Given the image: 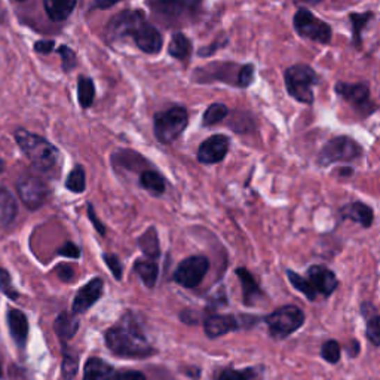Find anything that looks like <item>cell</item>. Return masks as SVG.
Here are the masks:
<instances>
[{
    "mask_svg": "<svg viewBox=\"0 0 380 380\" xmlns=\"http://www.w3.org/2000/svg\"><path fill=\"white\" fill-rule=\"evenodd\" d=\"M134 269H136V272L141 278L143 284L148 288H153L156 285V281H158L159 276V267L155 263V260L140 259L134 264Z\"/></svg>",
    "mask_w": 380,
    "mask_h": 380,
    "instance_id": "cell-26",
    "label": "cell"
},
{
    "mask_svg": "<svg viewBox=\"0 0 380 380\" xmlns=\"http://www.w3.org/2000/svg\"><path fill=\"white\" fill-rule=\"evenodd\" d=\"M65 187L73 193H82L86 189V175L82 165H76L74 168L67 175Z\"/></svg>",
    "mask_w": 380,
    "mask_h": 380,
    "instance_id": "cell-32",
    "label": "cell"
},
{
    "mask_svg": "<svg viewBox=\"0 0 380 380\" xmlns=\"http://www.w3.org/2000/svg\"><path fill=\"white\" fill-rule=\"evenodd\" d=\"M219 380H248V376L238 370H225L219 376Z\"/></svg>",
    "mask_w": 380,
    "mask_h": 380,
    "instance_id": "cell-45",
    "label": "cell"
},
{
    "mask_svg": "<svg viewBox=\"0 0 380 380\" xmlns=\"http://www.w3.org/2000/svg\"><path fill=\"white\" fill-rule=\"evenodd\" d=\"M336 93L348 102L360 113L370 115L374 110V106L370 103V88L365 84H346L339 82L336 85Z\"/></svg>",
    "mask_w": 380,
    "mask_h": 380,
    "instance_id": "cell-12",
    "label": "cell"
},
{
    "mask_svg": "<svg viewBox=\"0 0 380 380\" xmlns=\"http://www.w3.org/2000/svg\"><path fill=\"white\" fill-rule=\"evenodd\" d=\"M106 345L110 352L120 358H148L155 354L141 327L131 314L106 331Z\"/></svg>",
    "mask_w": 380,
    "mask_h": 380,
    "instance_id": "cell-1",
    "label": "cell"
},
{
    "mask_svg": "<svg viewBox=\"0 0 380 380\" xmlns=\"http://www.w3.org/2000/svg\"><path fill=\"white\" fill-rule=\"evenodd\" d=\"M6 321L9 333L10 336H13L14 342L17 343L18 348H24L29 338V321L27 317L24 315V312L19 309H9Z\"/></svg>",
    "mask_w": 380,
    "mask_h": 380,
    "instance_id": "cell-18",
    "label": "cell"
},
{
    "mask_svg": "<svg viewBox=\"0 0 380 380\" xmlns=\"http://www.w3.org/2000/svg\"><path fill=\"white\" fill-rule=\"evenodd\" d=\"M229 138L223 134H216L207 138L198 149V161L200 164H219L226 158L229 152Z\"/></svg>",
    "mask_w": 380,
    "mask_h": 380,
    "instance_id": "cell-13",
    "label": "cell"
},
{
    "mask_svg": "<svg viewBox=\"0 0 380 380\" xmlns=\"http://www.w3.org/2000/svg\"><path fill=\"white\" fill-rule=\"evenodd\" d=\"M57 253L64 257H70V259H79L81 257V248L77 247V245H74L72 241L65 242L61 248L57 250Z\"/></svg>",
    "mask_w": 380,
    "mask_h": 380,
    "instance_id": "cell-41",
    "label": "cell"
},
{
    "mask_svg": "<svg viewBox=\"0 0 380 380\" xmlns=\"http://www.w3.org/2000/svg\"><path fill=\"white\" fill-rule=\"evenodd\" d=\"M150 6L158 15L178 21L195 17L199 13L200 0H150Z\"/></svg>",
    "mask_w": 380,
    "mask_h": 380,
    "instance_id": "cell-11",
    "label": "cell"
},
{
    "mask_svg": "<svg viewBox=\"0 0 380 380\" xmlns=\"http://www.w3.org/2000/svg\"><path fill=\"white\" fill-rule=\"evenodd\" d=\"M254 81V65L253 64H245L241 67L238 72V85L242 88H247Z\"/></svg>",
    "mask_w": 380,
    "mask_h": 380,
    "instance_id": "cell-40",
    "label": "cell"
},
{
    "mask_svg": "<svg viewBox=\"0 0 380 380\" xmlns=\"http://www.w3.org/2000/svg\"><path fill=\"white\" fill-rule=\"evenodd\" d=\"M209 269V260L204 255H192L177 266L174 281L184 288H196Z\"/></svg>",
    "mask_w": 380,
    "mask_h": 380,
    "instance_id": "cell-9",
    "label": "cell"
},
{
    "mask_svg": "<svg viewBox=\"0 0 380 380\" xmlns=\"http://www.w3.org/2000/svg\"><path fill=\"white\" fill-rule=\"evenodd\" d=\"M79 368V355L74 354L70 348L64 346L63 349V377L64 380H73Z\"/></svg>",
    "mask_w": 380,
    "mask_h": 380,
    "instance_id": "cell-33",
    "label": "cell"
},
{
    "mask_svg": "<svg viewBox=\"0 0 380 380\" xmlns=\"http://www.w3.org/2000/svg\"><path fill=\"white\" fill-rule=\"evenodd\" d=\"M294 29L300 36L319 43H328L333 35L327 22L321 21L305 8H300L294 15Z\"/></svg>",
    "mask_w": 380,
    "mask_h": 380,
    "instance_id": "cell-8",
    "label": "cell"
},
{
    "mask_svg": "<svg viewBox=\"0 0 380 380\" xmlns=\"http://www.w3.org/2000/svg\"><path fill=\"white\" fill-rule=\"evenodd\" d=\"M77 98H79V103L84 109L93 106L95 98V86L93 79L85 76L79 77V82H77Z\"/></svg>",
    "mask_w": 380,
    "mask_h": 380,
    "instance_id": "cell-30",
    "label": "cell"
},
{
    "mask_svg": "<svg viewBox=\"0 0 380 380\" xmlns=\"http://www.w3.org/2000/svg\"><path fill=\"white\" fill-rule=\"evenodd\" d=\"M322 358L330 364H336L340 360V345L336 340H327L321 348Z\"/></svg>",
    "mask_w": 380,
    "mask_h": 380,
    "instance_id": "cell-36",
    "label": "cell"
},
{
    "mask_svg": "<svg viewBox=\"0 0 380 380\" xmlns=\"http://www.w3.org/2000/svg\"><path fill=\"white\" fill-rule=\"evenodd\" d=\"M15 140L19 149L27 156L36 170L43 174H52L60 164V152L47 138L38 134H31L26 129H18L15 132Z\"/></svg>",
    "mask_w": 380,
    "mask_h": 380,
    "instance_id": "cell-2",
    "label": "cell"
},
{
    "mask_svg": "<svg viewBox=\"0 0 380 380\" xmlns=\"http://www.w3.org/2000/svg\"><path fill=\"white\" fill-rule=\"evenodd\" d=\"M55 272H57L61 281H67V283L72 281L74 276V271L70 264H58L57 267H55Z\"/></svg>",
    "mask_w": 380,
    "mask_h": 380,
    "instance_id": "cell-42",
    "label": "cell"
},
{
    "mask_svg": "<svg viewBox=\"0 0 380 380\" xmlns=\"http://www.w3.org/2000/svg\"><path fill=\"white\" fill-rule=\"evenodd\" d=\"M88 217H89V220H91V223H93L94 228L97 229V232H98L100 235H106V228H104L103 223L98 220V217H97V214H95V209H94V207H93L91 204L88 205Z\"/></svg>",
    "mask_w": 380,
    "mask_h": 380,
    "instance_id": "cell-44",
    "label": "cell"
},
{
    "mask_svg": "<svg viewBox=\"0 0 380 380\" xmlns=\"http://www.w3.org/2000/svg\"><path fill=\"white\" fill-rule=\"evenodd\" d=\"M76 3L77 0H43L45 10L55 22H61L69 18L76 8Z\"/></svg>",
    "mask_w": 380,
    "mask_h": 380,
    "instance_id": "cell-22",
    "label": "cell"
},
{
    "mask_svg": "<svg viewBox=\"0 0 380 380\" xmlns=\"http://www.w3.org/2000/svg\"><path fill=\"white\" fill-rule=\"evenodd\" d=\"M137 244L143 254L150 260H156L161 255V247H159V238L158 232L155 228H149L144 232L141 237L137 239Z\"/></svg>",
    "mask_w": 380,
    "mask_h": 380,
    "instance_id": "cell-25",
    "label": "cell"
},
{
    "mask_svg": "<svg viewBox=\"0 0 380 380\" xmlns=\"http://www.w3.org/2000/svg\"><path fill=\"white\" fill-rule=\"evenodd\" d=\"M57 52L61 55V58H63V70L65 73H69L70 70H73L77 61H76V54L72 48L69 47H65V45H61V47L57 49Z\"/></svg>",
    "mask_w": 380,
    "mask_h": 380,
    "instance_id": "cell-37",
    "label": "cell"
},
{
    "mask_svg": "<svg viewBox=\"0 0 380 380\" xmlns=\"http://www.w3.org/2000/svg\"><path fill=\"white\" fill-rule=\"evenodd\" d=\"M352 22V39L355 47H361V35L363 29L368 24V21L373 18V13H364V14H351L349 15Z\"/></svg>",
    "mask_w": 380,
    "mask_h": 380,
    "instance_id": "cell-34",
    "label": "cell"
},
{
    "mask_svg": "<svg viewBox=\"0 0 380 380\" xmlns=\"http://www.w3.org/2000/svg\"><path fill=\"white\" fill-rule=\"evenodd\" d=\"M237 275L241 279L244 303L247 306L255 305V301L263 297V293H262L259 284H257L254 276L247 269H245V267H239V269H237Z\"/></svg>",
    "mask_w": 380,
    "mask_h": 380,
    "instance_id": "cell-20",
    "label": "cell"
},
{
    "mask_svg": "<svg viewBox=\"0 0 380 380\" xmlns=\"http://www.w3.org/2000/svg\"><path fill=\"white\" fill-rule=\"evenodd\" d=\"M305 319L306 317L303 310L297 306L288 305L274 310L272 314L264 318V322L269 327L271 336L274 339L281 340L292 336L294 331H297L305 324Z\"/></svg>",
    "mask_w": 380,
    "mask_h": 380,
    "instance_id": "cell-5",
    "label": "cell"
},
{
    "mask_svg": "<svg viewBox=\"0 0 380 380\" xmlns=\"http://www.w3.org/2000/svg\"><path fill=\"white\" fill-rule=\"evenodd\" d=\"M18 207L13 193L5 187H0V225L8 226L17 217Z\"/></svg>",
    "mask_w": 380,
    "mask_h": 380,
    "instance_id": "cell-24",
    "label": "cell"
},
{
    "mask_svg": "<svg viewBox=\"0 0 380 380\" xmlns=\"http://www.w3.org/2000/svg\"><path fill=\"white\" fill-rule=\"evenodd\" d=\"M284 81L288 94L297 100L299 103H314V86L318 85L319 79L312 67L306 64H296L288 67L284 73Z\"/></svg>",
    "mask_w": 380,
    "mask_h": 380,
    "instance_id": "cell-3",
    "label": "cell"
},
{
    "mask_svg": "<svg viewBox=\"0 0 380 380\" xmlns=\"http://www.w3.org/2000/svg\"><path fill=\"white\" fill-rule=\"evenodd\" d=\"M0 293H3L9 299L14 300L18 297V293L13 285V281H10L9 274L5 269H2V267H0Z\"/></svg>",
    "mask_w": 380,
    "mask_h": 380,
    "instance_id": "cell-38",
    "label": "cell"
},
{
    "mask_svg": "<svg viewBox=\"0 0 380 380\" xmlns=\"http://www.w3.org/2000/svg\"><path fill=\"white\" fill-rule=\"evenodd\" d=\"M363 314L367 319V338L374 346L380 348V315L376 314L372 305L363 306Z\"/></svg>",
    "mask_w": 380,
    "mask_h": 380,
    "instance_id": "cell-27",
    "label": "cell"
},
{
    "mask_svg": "<svg viewBox=\"0 0 380 380\" xmlns=\"http://www.w3.org/2000/svg\"><path fill=\"white\" fill-rule=\"evenodd\" d=\"M189 124L187 110L174 106L155 115V136L162 144H170L182 136Z\"/></svg>",
    "mask_w": 380,
    "mask_h": 380,
    "instance_id": "cell-4",
    "label": "cell"
},
{
    "mask_svg": "<svg viewBox=\"0 0 380 380\" xmlns=\"http://www.w3.org/2000/svg\"><path fill=\"white\" fill-rule=\"evenodd\" d=\"M103 287H104L103 279L94 278L93 281H89L82 288H79V292H77L73 300L74 314L77 315L85 314L89 308H93L95 301L103 296Z\"/></svg>",
    "mask_w": 380,
    "mask_h": 380,
    "instance_id": "cell-14",
    "label": "cell"
},
{
    "mask_svg": "<svg viewBox=\"0 0 380 380\" xmlns=\"http://www.w3.org/2000/svg\"><path fill=\"white\" fill-rule=\"evenodd\" d=\"M238 328L239 321L233 315H209L204 322V330L209 339L225 336V334Z\"/></svg>",
    "mask_w": 380,
    "mask_h": 380,
    "instance_id": "cell-17",
    "label": "cell"
},
{
    "mask_svg": "<svg viewBox=\"0 0 380 380\" xmlns=\"http://www.w3.org/2000/svg\"><path fill=\"white\" fill-rule=\"evenodd\" d=\"M144 22H146V17L141 10H125L110 19L106 27V38L110 42H115L129 35L132 36Z\"/></svg>",
    "mask_w": 380,
    "mask_h": 380,
    "instance_id": "cell-10",
    "label": "cell"
},
{
    "mask_svg": "<svg viewBox=\"0 0 380 380\" xmlns=\"http://www.w3.org/2000/svg\"><path fill=\"white\" fill-rule=\"evenodd\" d=\"M228 115H229L228 106L221 104V103H214L205 110L204 118H203V124L205 127L216 125V124H219V122H221L223 119H225Z\"/></svg>",
    "mask_w": 380,
    "mask_h": 380,
    "instance_id": "cell-35",
    "label": "cell"
},
{
    "mask_svg": "<svg viewBox=\"0 0 380 380\" xmlns=\"http://www.w3.org/2000/svg\"><path fill=\"white\" fill-rule=\"evenodd\" d=\"M363 155V149L358 143L349 137H336L330 140L319 153V164L330 165L334 162H351L358 159Z\"/></svg>",
    "mask_w": 380,
    "mask_h": 380,
    "instance_id": "cell-6",
    "label": "cell"
},
{
    "mask_svg": "<svg viewBox=\"0 0 380 380\" xmlns=\"http://www.w3.org/2000/svg\"><path fill=\"white\" fill-rule=\"evenodd\" d=\"M77 314H70V312H61V314L55 318L54 321V331L57 333V336L65 342L74 338V334L79 330V318L76 317Z\"/></svg>",
    "mask_w": 380,
    "mask_h": 380,
    "instance_id": "cell-21",
    "label": "cell"
},
{
    "mask_svg": "<svg viewBox=\"0 0 380 380\" xmlns=\"http://www.w3.org/2000/svg\"><path fill=\"white\" fill-rule=\"evenodd\" d=\"M55 43L54 40H39L35 45V51L39 54H49L54 51Z\"/></svg>",
    "mask_w": 380,
    "mask_h": 380,
    "instance_id": "cell-46",
    "label": "cell"
},
{
    "mask_svg": "<svg viewBox=\"0 0 380 380\" xmlns=\"http://www.w3.org/2000/svg\"><path fill=\"white\" fill-rule=\"evenodd\" d=\"M308 276L310 279V283L317 288L318 294H322L326 297L331 296L334 292H336V288L339 285L336 274L327 269L326 266H319V264L310 266L308 269Z\"/></svg>",
    "mask_w": 380,
    "mask_h": 380,
    "instance_id": "cell-15",
    "label": "cell"
},
{
    "mask_svg": "<svg viewBox=\"0 0 380 380\" xmlns=\"http://www.w3.org/2000/svg\"><path fill=\"white\" fill-rule=\"evenodd\" d=\"M342 216L360 223L364 228H370L373 223V209L363 203H352L342 208Z\"/></svg>",
    "mask_w": 380,
    "mask_h": 380,
    "instance_id": "cell-23",
    "label": "cell"
},
{
    "mask_svg": "<svg viewBox=\"0 0 380 380\" xmlns=\"http://www.w3.org/2000/svg\"><path fill=\"white\" fill-rule=\"evenodd\" d=\"M168 51L174 58L184 61L190 57V54H192V43H190V40L184 35H182V33H177L170 42Z\"/></svg>",
    "mask_w": 380,
    "mask_h": 380,
    "instance_id": "cell-29",
    "label": "cell"
},
{
    "mask_svg": "<svg viewBox=\"0 0 380 380\" xmlns=\"http://www.w3.org/2000/svg\"><path fill=\"white\" fill-rule=\"evenodd\" d=\"M132 38L136 40L137 47L146 54H158L164 43L161 33L153 26L148 24V22H144V24L134 33Z\"/></svg>",
    "mask_w": 380,
    "mask_h": 380,
    "instance_id": "cell-16",
    "label": "cell"
},
{
    "mask_svg": "<svg viewBox=\"0 0 380 380\" xmlns=\"http://www.w3.org/2000/svg\"><path fill=\"white\" fill-rule=\"evenodd\" d=\"M296 2L308 3V5H317V3H319V2H321V0H296Z\"/></svg>",
    "mask_w": 380,
    "mask_h": 380,
    "instance_id": "cell-48",
    "label": "cell"
},
{
    "mask_svg": "<svg viewBox=\"0 0 380 380\" xmlns=\"http://www.w3.org/2000/svg\"><path fill=\"white\" fill-rule=\"evenodd\" d=\"M140 186L149 190L150 193L159 196L165 192V178L153 170H146L140 174Z\"/></svg>",
    "mask_w": 380,
    "mask_h": 380,
    "instance_id": "cell-28",
    "label": "cell"
},
{
    "mask_svg": "<svg viewBox=\"0 0 380 380\" xmlns=\"http://www.w3.org/2000/svg\"><path fill=\"white\" fill-rule=\"evenodd\" d=\"M3 168H5V164H3V161H0V173L3 171Z\"/></svg>",
    "mask_w": 380,
    "mask_h": 380,
    "instance_id": "cell-49",
    "label": "cell"
},
{
    "mask_svg": "<svg viewBox=\"0 0 380 380\" xmlns=\"http://www.w3.org/2000/svg\"><path fill=\"white\" fill-rule=\"evenodd\" d=\"M103 259H104L107 267L110 269V272L113 274V276L118 279V281H120V279H122V272H124V267H122V263L118 259V255L104 253L103 254Z\"/></svg>",
    "mask_w": 380,
    "mask_h": 380,
    "instance_id": "cell-39",
    "label": "cell"
},
{
    "mask_svg": "<svg viewBox=\"0 0 380 380\" xmlns=\"http://www.w3.org/2000/svg\"><path fill=\"white\" fill-rule=\"evenodd\" d=\"M115 376V368L102 358L91 356L85 363L84 380H113Z\"/></svg>",
    "mask_w": 380,
    "mask_h": 380,
    "instance_id": "cell-19",
    "label": "cell"
},
{
    "mask_svg": "<svg viewBox=\"0 0 380 380\" xmlns=\"http://www.w3.org/2000/svg\"><path fill=\"white\" fill-rule=\"evenodd\" d=\"M17 192L29 209L36 211L42 205H45L49 198V187L40 177L26 174L17 182Z\"/></svg>",
    "mask_w": 380,
    "mask_h": 380,
    "instance_id": "cell-7",
    "label": "cell"
},
{
    "mask_svg": "<svg viewBox=\"0 0 380 380\" xmlns=\"http://www.w3.org/2000/svg\"><path fill=\"white\" fill-rule=\"evenodd\" d=\"M19 2H22V0H19Z\"/></svg>",
    "mask_w": 380,
    "mask_h": 380,
    "instance_id": "cell-51",
    "label": "cell"
},
{
    "mask_svg": "<svg viewBox=\"0 0 380 380\" xmlns=\"http://www.w3.org/2000/svg\"><path fill=\"white\" fill-rule=\"evenodd\" d=\"M119 2L120 0H94V8L95 9H109Z\"/></svg>",
    "mask_w": 380,
    "mask_h": 380,
    "instance_id": "cell-47",
    "label": "cell"
},
{
    "mask_svg": "<svg viewBox=\"0 0 380 380\" xmlns=\"http://www.w3.org/2000/svg\"><path fill=\"white\" fill-rule=\"evenodd\" d=\"M2 376H3V373H2V367H0V379H2Z\"/></svg>",
    "mask_w": 380,
    "mask_h": 380,
    "instance_id": "cell-50",
    "label": "cell"
},
{
    "mask_svg": "<svg viewBox=\"0 0 380 380\" xmlns=\"http://www.w3.org/2000/svg\"><path fill=\"white\" fill-rule=\"evenodd\" d=\"M287 276L290 279V283H292V285L297 290V292L305 294L306 299H309V300L317 299L318 292H317V288L314 287V284L310 283V279H305L303 276H300L299 274H296L293 271H287Z\"/></svg>",
    "mask_w": 380,
    "mask_h": 380,
    "instance_id": "cell-31",
    "label": "cell"
},
{
    "mask_svg": "<svg viewBox=\"0 0 380 380\" xmlns=\"http://www.w3.org/2000/svg\"><path fill=\"white\" fill-rule=\"evenodd\" d=\"M113 380H146V376L137 370H122L115 376Z\"/></svg>",
    "mask_w": 380,
    "mask_h": 380,
    "instance_id": "cell-43",
    "label": "cell"
}]
</instances>
